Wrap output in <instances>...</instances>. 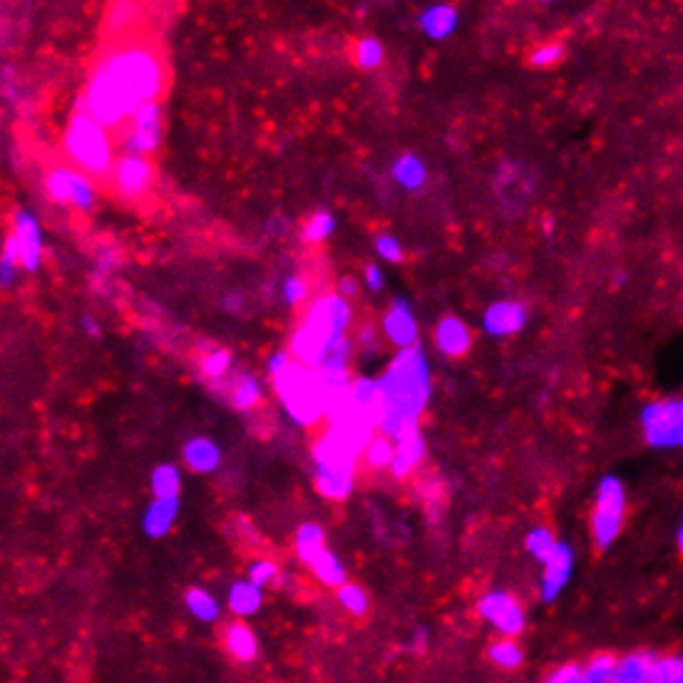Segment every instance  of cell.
Returning a JSON list of instances; mask_svg holds the SVG:
<instances>
[{
	"label": "cell",
	"instance_id": "7402d4cb",
	"mask_svg": "<svg viewBox=\"0 0 683 683\" xmlns=\"http://www.w3.org/2000/svg\"><path fill=\"white\" fill-rule=\"evenodd\" d=\"M140 8L132 3H117L112 5L110 13L105 15V25H102V30H105L107 38H112V43H122V40H130L127 35L132 33V28L137 25V20H140Z\"/></svg>",
	"mask_w": 683,
	"mask_h": 683
},
{
	"label": "cell",
	"instance_id": "f1b7e54d",
	"mask_svg": "<svg viewBox=\"0 0 683 683\" xmlns=\"http://www.w3.org/2000/svg\"><path fill=\"white\" fill-rule=\"evenodd\" d=\"M487 659L492 661V666L502 671H517L525 664V649L517 644V639H497L495 644H490L487 649Z\"/></svg>",
	"mask_w": 683,
	"mask_h": 683
},
{
	"label": "cell",
	"instance_id": "83f0119b",
	"mask_svg": "<svg viewBox=\"0 0 683 683\" xmlns=\"http://www.w3.org/2000/svg\"><path fill=\"white\" fill-rule=\"evenodd\" d=\"M614 666H616V656L609 654V651L589 656L584 664H579L577 683H616Z\"/></svg>",
	"mask_w": 683,
	"mask_h": 683
},
{
	"label": "cell",
	"instance_id": "681fc988",
	"mask_svg": "<svg viewBox=\"0 0 683 683\" xmlns=\"http://www.w3.org/2000/svg\"><path fill=\"white\" fill-rule=\"evenodd\" d=\"M82 326L87 328V333H90V336H97V333H100L97 331V323L90 321V318H85V321H82Z\"/></svg>",
	"mask_w": 683,
	"mask_h": 683
},
{
	"label": "cell",
	"instance_id": "1f68e13d",
	"mask_svg": "<svg viewBox=\"0 0 683 683\" xmlns=\"http://www.w3.org/2000/svg\"><path fill=\"white\" fill-rule=\"evenodd\" d=\"M361 460L371 470H390L395 460V440L388 438V435H376L366 448V453L361 455Z\"/></svg>",
	"mask_w": 683,
	"mask_h": 683
},
{
	"label": "cell",
	"instance_id": "bcb514c9",
	"mask_svg": "<svg viewBox=\"0 0 683 683\" xmlns=\"http://www.w3.org/2000/svg\"><path fill=\"white\" fill-rule=\"evenodd\" d=\"M291 363H294V356H291V353H286V351H279V353H276V356H271L269 373L276 378V376H279V373H284L286 368L291 366Z\"/></svg>",
	"mask_w": 683,
	"mask_h": 683
},
{
	"label": "cell",
	"instance_id": "4dcf8cb0",
	"mask_svg": "<svg viewBox=\"0 0 683 683\" xmlns=\"http://www.w3.org/2000/svg\"><path fill=\"white\" fill-rule=\"evenodd\" d=\"M336 597H338V604H341V609L346 611V614L356 616V619H363V616H368V611H371V597H368V592L361 587V584L346 582L341 589H338Z\"/></svg>",
	"mask_w": 683,
	"mask_h": 683
},
{
	"label": "cell",
	"instance_id": "9c48e42d",
	"mask_svg": "<svg viewBox=\"0 0 683 683\" xmlns=\"http://www.w3.org/2000/svg\"><path fill=\"white\" fill-rule=\"evenodd\" d=\"M107 187L127 202H137L154 187V164L147 157L120 154L107 177Z\"/></svg>",
	"mask_w": 683,
	"mask_h": 683
},
{
	"label": "cell",
	"instance_id": "74e56055",
	"mask_svg": "<svg viewBox=\"0 0 683 683\" xmlns=\"http://www.w3.org/2000/svg\"><path fill=\"white\" fill-rule=\"evenodd\" d=\"M276 577H279V567H276V562H271V559H254V562L249 564V572H246V579L261 589L274 584Z\"/></svg>",
	"mask_w": 683,
	"mask_h": 683
},
{
	"label": "cell",
	"instance_id": "7bdbcfd3",
	"mask_svg": "<svg viewBox=\"0 0 683 683\" xmlns=\"http://www.w3.org/2000/svg\"><path fill=\"white\" fill-rule=\"evenodd\" d=\"M376 249L378 254L383 256L385 261H393V264H398V261H403V246L398 244V241L393 239V236H378L376 239Z\"/></svg>",
	"mask_w": 683,
	"mask_h": 683
},
{
	"label": "cell",
	"instance_id": "7a4b0ae2",
	"mask_svg": "<svg viewBox=\"0 0 683 683\" xmlns=\"http://www.w3.org/2000/svg\"><path fill=\"white\" fill-rule=\"evenodd\" d=\"M380 383L378 430L388 438H400L418 425L420 413L430 398V371L420 343L403 348L393 358Z\"/></svg>",
	"mask_w": 683,
	"mask_h": 683
},
{
	"label": "cell",
	"instance_id": "c3c4849f",
	"mask_svg": "<svg viewBox=\"0 0 683 683\" xmlns=\"http://www.w3.org/2000/svg\"><path fill=\"white\" fill-rule=\"evenodd\" d=\"M338 291H341L343 299H348V296H358V284L353 279H343L341 284H338Z\"/></svg>",
	"mask_w": 683,
	"mask_h": 683
},
{
	"label": "cell",
	"instance_id": "8fae6325",
	"mask_svg": "<svg viewBox=\"0 0 683 683\" xmlns=\"http://www.w3.org/2000/svg\"><path fill=\"white\" fill-rule=\"evenodd\" d=\"M45 192H48L53 202L73 204L77 209H90L92 202H95L92 184L75 167L50 169L48 177H45Z\"/></svg>",
	"mask_w": 683,
	"mask_h": 683
},
{
	"label": "cell",
	"instance_id": "60d3db41",
	"mask_svg": "<svg viewBox=\"0 0 683 683\" xmlns=\"http://www.w3.org/2000/svg\"><path fill=\"white\" fill-rule=\"evenodd\" d=\"M229 363H231L229 351L219 348V351H212V353H209V356H204L202 373L207 378H224V373H227Z\"/></svg>",
	"mask_w": 683,
	"mask_h": 683
},
{
	"label": "cell",
	"instance_id": "6da1fadb",
	"mask_svg": "<svg viewBox=\"0 0 683 683\" xmlns=\"http://www.w3.org/2000/svg\"><path fill=\"white\" fill-rule=\"evenodd\" d=\"M164 87L167 68L162 55L145 40H122L97 58L77 112L92 115L107 132L125 135L137 110L157 102Z\"/></svg>",
	"mask_w": 683,
	"mask_h": 683
},
{
	"label": "cell",
	"instance_id": "f546056e",
	"mask_svg": "<svg viewBox=\"0 0 683 683\" xmlns=\"http://www.w3.org/2000/svg\"><path fill=\"white\" fill-rule=\"evenodd\" d=\"M316 490L328 500H346L353 492V475L338 470H316Z\"/></svg>",
	"mask_w": 683,
	"mask_h": 683
},
{
	"label": "cell",
	"instance_id": "ba28073f",
	"mask_svg": "<svg viewBox=\"0 0 683 683\" xmlns=\"http://www.w3.org/2000/svg\"><path fill=\"white\" fill-rule=\"evenodd\" d=\"M477 614L500 634V639H517L527 629L525 607L517 602L515 594L502 592V589L482 594L477 602Z\"/></svg>",
	"mask_w": 683,
	"mask_h": 683
},
{
	"label": "cell",
	"instance_id": "e575fe53",
	"mask_svg": "<svg viewBox=\"0 0 683 683\" xmlns=\"http://www.w3.org/2000/svg\"><path fill=\"white\" fill-rule=\"evenodd\" d=\"M557 544H559V539L554 537V532L549 530V527H534V530L525 537V549L530 552L532 559H537L539 564H544L549 557H552Z\"/></svg>",
	"mask_w": 683,
	"mask_h": 683
},
{
	"label": "cell",
	"instance_id": "44dd1931",
	"mask_svg": "<svg viewBox=\"0 0 683 683\" xmlns=\"http://www.w3.org/2000/svg\"><path fill=\"white\" fill-rule=\"evenodd\" d=\"M179 515V497H167V500H154L147 507L145 517H142V530L147 537L162 539L164 534L174 527V520Z\"/></svg>",
	"mask_w": 683,
	"mask_h": 683
},
{
	"label": "cell",
	"instance_id": "7c38bea8",
	"mask_svg": "<svg viewBox=\"0 0 683 683\" xmlns=\"http://www.w3.org/2000/svg\"><path fill=\"white\" fill-rule=\"evenodd\" d=\"M574 567H577V557L574 549L567 542H559L552 557L542 564V579H539V599L544 604H554L564 592H567L569 582L574 577Z\"/></svg>",
	"mask_w": 683,
	"mask_h": 683
},
{
	"label": "cell",
	"instance_id": "5b68a950",
	"mask_svg": "<svg viewBox=\"0 0 683 683\" xmlns=\"http://www.w3.org/2000/svg\"><path fill=\"white\" fill-rule=\"evenodd\" d=\"M276 395L284 403L286 413L301 425H316L328 415V393L316 368L294 361L284 373L274 378Z\"/></svg>",
	"mask_w": 683,
	"mask_h": 683
},
{
	"label": "cell",
	"instance_id": "603a6c76",
	"mask_svg": "<svg viewBox=\"0 0 683 683\" xmlns=\"http://www.w3.org/2000/svg\"><path fill=\"white\" fill-rule=\"evenodd\" d=\"M184 607H187L194 619L202 621V624H217L222 619V604H219V599L202 587H189L184 592Z\"/></svg>",
	"mask_w": 683,
	"mask_h": 683
},
{
	"label": "cell",
	"instance_id": "5bb4252c",
	"mask_svg": "<svg viewBox=\"0 0 683 683\" xmlns=\"http://www.w3.org/2000/svg\"><path fill=\"white\" fill-rule=\"evenodd\" d=\"M13 227H15L13 236H15V241H18V249H20V266H23L25 271H38L40 256H43L38 222H35L28 212H18L15 214Z\"/></svg>",
	"mask_w": 683,
	"mask_h": 683
},
{
	"label": "cell",
	"instance_id": "f907efd6",
	"mask_svg": "<svg viewBox=\"0 0 683 683\" xmlns=\"http://www.w3.org/2000/svg\"><path fill=\"white\" fill-rule=\"evenodd\" d=\"M676 547H679V552L683 554V517L679 522V530H676Z\"/></svg>",
	"mask_w": 683,
	"mask_h": 683
},
{
	"label": "cell",
	"instance_id": "484cf974",
	"mask_svg": "<svg viewBox=\"0 0 683 683\" xmlns=\"http://www.w3.org/2000/svg\"><path fill=\"white\" fill-rule=\"evenodd\" d=\"M455 25L457 10L450 8V5H433V8H428L420 15V28H423L425 35H430V38L435 40L448 38L455 30Z\"/></svg>",
	"mask_w": 683,
	"mask_h": 683
},
{
	"label": "cell",
	"instance_id": "816d5d0a",
	"mask_svg": "<svg viewBox=\"0 0 683 683\" xmlns=\"http://www.w3.org/2000/svg\"><path fill=\"white\" fill-rule=\"evenodd\" d=\"M241 306V296H231L227 299V308H239Z\"/></svg>",
	"mask_w": 683,
	"mask_h": 683
},
{
	"label": "cell",
	"instance_id": "b9f144b4",
	"mask_svg": "<svg viewBox=\"0 0 683 683\" xmlns=\"http://www.w3.org/2000/svg\"><path fill=\"white\" fill-rule=\"evenodd\" d=\"M564 58V48L557 43H547V45H539L537 50L530 55V63L534 68H552V65H557L559 60Z\"/></svg>",
	"mask_w": 683,
	"mask_h": 683
},
{
	"label": "cell",
	"instance_id": "cb8c5ba5",
	"mask_svg": "<svg viewBox=\"0 0 683 683\" xmlns=\"http://www.w3.org/2000/svg\"><path fill=\"white\" fill-rule=\"evenodd\" d=\"M308 569H311L313 577H316L323 587L336 589V592L348 582L346 567H343V562L331 552V549H323V552L313 559Z\"/></svg>",
	"mask_w": 683,
	"mask_h": 683
},
{
	"label": "cell",
	"instance_id": "f6af8a7d",
	"mask_svg": "<svg viewBox=\"0 0 683 683\" xmlns=\"http://www.w3.org/2000/svg\"><path fill=\"white\" fill-rule=\"evenodd\" d=\"M284 294L289 304H301L308 296V286L301 279H289L284 286Z\"/></svg>",
	"mask_w": 683,
	"mask_h": 683
},
{
	"label": "cell",
	"instance_id": "d590c367",
	"mask_svg": "<svg viewBox=\"0 0 683 683\" xmlns=\"http://www.w3.org/2000/svg\"><path fill=\"white\" fill-rule=\"evenodd\" d=\"M651 683H683V654H659Z\"/></svg>",
	"mask_w": 683,
	"mask_h": 683
},
{
	"label": "cell",
	"instance_id": "ee69618b",
	"mask_svg": "<svg viewBox=\"0 0 683 683\" xmlns=\"http://www.w3.org/2000/svg\"><path fill=\"white\" fill-rule=\"evenodd\" d=\"M577 674H579V664H564V666H559V669H554L544 683H577Z\"/></svg>",
	"mask_w": 683,
	"mask_h": 683
},
{
	"label": "cell",
	"instance_id": "8992f818",
	"mask_svg": "<svg viewBox=\"0 0 683 683\" xmlns=\"http://www.w3.org/2000/svg\"><path fill=\"white\" fill-rule=\"evenodd\" d=\"M626 517V490L619 477L607 475L597 487V500L592 512V539L599 552H607L614 547L624 530Z\"/></svg>",
	"mask_w": 683,
	"mask_h": 683
},
{
	"label": "cell",
	"instance_id": "9a60e30c",
	"mask_svg": "<svg viewBox=\"0 0 683 683\" xmlns=\"http://www.w3.org/2000/svg\"><path fill=\"white\" fill-rule=\"evenodd\" d=\"M224 649L239 664H254L259 656V636L246 621H229L224 626Z\"/></svg>",
	"mask_w": 683,
	"mask_h": 683
},
{
	"label": "cell",
	"instance_id": "52a82bcc",
	"mask_svg": "<svg viewBox=\"0 0 683 683\" xmlns=\"http://www.w3.org/2000/svg\"><path fill=\"white\" fill-rule=\"evenodd\" d=\"M646 443L654 448H679L683 445V400H656L641 410Z\"/></svg>",
	"mask_w": 683,
	"mask_h": 683
},
{
	"label": "cell",
	"instance_id": "836d02e7",
	"mask_svg": "<svg viewBox=\"0 0 683 683\" xmlns=\"http://www.w3.org/2000/svg\"><path fill=\"white\" fill-rule=\"evenodd\" d=\"M179 487H182V477L174 465H159L152 472V492L154 500H167V497H179Z\"/></svg>",
	"mask_w": 683,
	"mask_h": 683
},
{
	"label": "cell",
	"instance_id": "8d00e7d4",
	"mask_svg": "<svg viewBox=\"0 0 683 683\" xmlns=\"http://www.w3.org/2000/svg\"><path fill=\"white\" fill-rule=\"evenodd\" d=\"M231 400H234V405L239 410L256 408V405H259V400H261L259 380L251 378V376L239 378V383L234 385V393H231Z\"/></svg>",
	"mask_w": 683,
	"mask_h": 683
},
{
	"label": "cell",
	"instance_id": "ac0fdd59",
	"mask_svg": "<svg viewBox=\"0 0 683 683\" xmlns=\"http://www.w3.org/2000/svg\"><path fill=\"white\" fill-rule=\"evenodd\" d=\"M527 323L525 306L517 301H500L492 304L485 313V331L492 336H510L517 333Z\"/></svg>",
	"mask_w": 683,
	"mask_h": 683
},
{
	"label": "cell",
	"instance_id": "277c9868",
	"mask_svg": "<svg viewBox=\"0 0 683 683\" xmlns=\"http://www.w3.org/2000/svg\"><path fill=\"white\" fill-rule=\"evenodd\" d=\"M63 154L77 172L87 179L107 184L115 167V142L112 135L87 112H75L63 137Z\"/></svg>",
	"mask_w": 683,
	"mask_h": 683
},
{
	"label": "cell",
	"instance_id": "3957f363",
	"mask_svg": "<svg viewBox=\"0 0 683 683\" xmlns=\"http://www.w3.org/2000/svg\"><path fill=\"white\" fill-rule=\"evenodd\" d=\"M348 323H351V306L341 294H323L313 299L291 341L294 361L318 371L333 353L336 343L346 338L343 331Z\"/></svg>",
	"mask_w": 683,
	"mask_h": 683
},
{
	"label": "cell",
	"instance_id": "30bf717a",
	"mask_svg": "<svg viewBox=\"0 0 683 683\" xmlns=\"http://www.w3.org/2000/svg\"><path fill=\"white\" fill-rule=\"evenodd\" d=\"M162 142V107L159 102H147L137 110L135 120L122 135L120 147L127 157H147Z\"/></svg>",
	"mask_w": 683,
	"mask_h": 683
},
{
	"label": "cell",
	"instance_id": "d4e9b609",
	"mask_svg": "<svg viewBox=\"0 0 683 683\" xmlns=\"http://www.w3.org/2000/svg\"><path fill=\"white\" fill-rule=\"evenodd\" d=\"M219 460H222V453H219L217 445L207 438L189 440L187 448H184V462H187L189 470L194 472L217 470Z\"/></svg>",
	"mask_w": 683,
	"mask_h": 683
},
{
	"label": "cell",
	"instance_id": "ab89813d",
	"mask_svg": "<svg viewBox=\"0 0 683 683\" xmlns=\"http://www.w3.org/2000/svg\"><path fill=\"white\" fill-rule=\"evenodd\" d=\"M356 63L361 65V68H366V70L378 68V65L383 63V45H380L376 38L358 40V45H356Z\"/></svg>",
	"mask_w": 683,
	"mask_h": 683
},
{
	"label": "cell",
	"instance_id": "7dc6e473",
	"mask_svg": "<svg viewBox=\"0 0 683 683\" xmlns=\"http://www.w3.org/2000/svg\"><path fill=\"white\" fill-rule=\"evenodd\" d=\"M366 281H368V286H371V291H380L383 289V274H380V269L378 266H368L366 269Z\"/></svg>",
	"mask_w": 683,
	"mask_h": 683
},
{
	"label": "cell",
	"instance_id": "4316f807",
	"mask_svg": "<svg viewBox=\"0 0 683 683\" xmlns=\"http://www.w3.org/2000/svg\"><path fill=\"white\" fill-rule=\"evenodd\" d=\"M294 547L296 557H299L306 567H311L313 559L326 549V532H323V527L316 525V522H306V525H301L299 532H296Z\"/></svg>",
	"mask_w": 683,
	"mask_h": 683
},
{
	"label": "cell",
	"instance_id": "e0dca14e",
	"mask_svg": "<svg viewBox=\"0 0 683 683\" xmlns=\"http://www.w3.org/2000/svg\"><path fill=\"white\" fill-rule=\"evenodd\" d=\"M383 331L388 336L390 343L403 351V348H410L418 343V326H415V318L410 313V306L405 304L403 299H398L393 304V308L388 311L383 321Z\"/></svg>",
	"mask_w": 683,
	"mask_h": 683
},
{
	"label": "cell",
	"instance_id": "4fadbf2b",
	"mask_svg": "<svg viewBox=\"0 0 683 683\" xmlns=\"http://www.w3.org/2000/svg\"><path fill=\"white\" fill-rule=\"evenodd\" d=\"M659 654L649 649H634L616 656L614 681L616 683H651Z\"/></svg>",
	"mask_w": 683,
	"mask_h": 683
},
{
	"label": "cell",
	"instance_id": "f35d334b",
	"mask_svg": "<svg viewBox=\"0 0 683 683\" xmlns=\"http://www.w3.org/2000/svg\"><path fill=\"white\" fill-rule=\"evenodd\" d=\"M333 227H336V219H333L328 212L313 214L304 227V239L308 241V244H318V241H323L328 234H331Z\"/></svg>",
	"mask_w": 683,
	"mask_h": 683
},
{
	"label": "cell",
	"instance_id": "d6986e66",
	"mask_svg": "<svg viewBox=\"0 0 683 683\" xmlns=\"http://www.w3.org/2000/svg\"><path fill=\"white\" fill-rule=\"evenodd\" d=\"M435 343H438V348L445 353V356L460 358L470 351L472 333H470V328L460 321V318L445 316L443 321L438 323V328H435Z\"/></svg>",
	"mask_w": 683,
	"mask_h": 683
},
{
	"label": "cell",
	"instance_id": "ffe728a7",
	"mask_svg": "<svg viewBox=\"0 0 683 683\" xmlns=\"http://www.w3.org/2000/svg\"><path fill=\"white\" fill-rule=\"evenodd\" d=\"M264 607V589L251 584L249 579H239L227 592V609L236 619H251Z\"/></svg>",
	"mask_w": 683,
	"mask_h": 683
},
{
	"label": "cell",
	"instance_id": "d6a6232c",
	"mask_svg": "<svg viewBox=\"0 0 683 683\" xmlns=\"http://www.w3.org/2000/svg\"><path fill=\"white\" fill-rule=\"evenodd\" d=\"M393 177L403 184L405 189H420L425 184V167L415 154H403L395 162Z\"/></svg>",
	"mask_w": 683,
	"mask_h": 683
},
{
	"label": "cell",
	"instance_id": "2e32d148",
	"mask_svg": "<svg viewBox=\"0 0 683 683\" xmlns=\"http://www.w3.org/2000/svg\"><path fill=\"white\" fill-rule=\"evenodd\" d=\"M423 457L425 440L423 435H420V428L415 425V428L405 430L400 438H395V460L393 465H390V475L398 477V480L400 477H408L410 472L423 462Z\"/></svg>",
	"mask_w": 683,
	"mask_h": 683
}]
</instances>
